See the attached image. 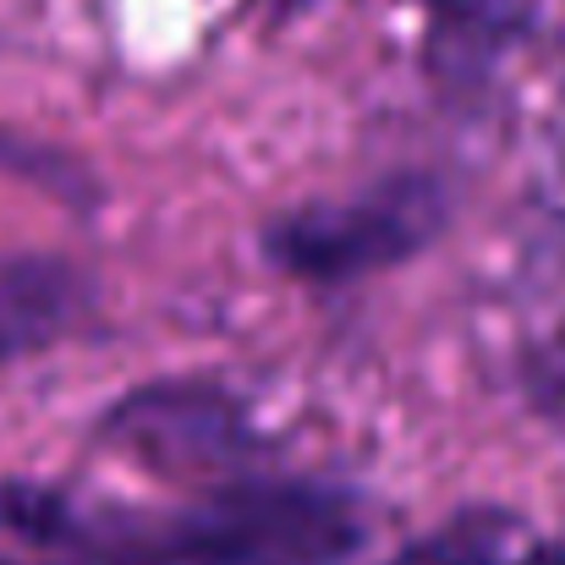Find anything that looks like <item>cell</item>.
I'll return each instance as SVG.
<instances>
[{
	"mask_svg": "<svg viewBox=\"0 0 565 565\" xmlns=\"http://www.w3.org/2000/svg\"><path fill=\"white\" fill-rule=\"evenodd\" d=\"M99 434L166 478H247L242 467L264 450V434L253 428L247 406L231 390L198 379L132 390L105 412Z\"/></svg>",
	"mask_w": 565,
	"mask_h": 565,
	"instance_id": "cell-3",
	"label": "cell"
},
{
	"mask_svg": "<svg viewBox=\"0 0 565 565\" xmlns=\"http://www.w3.org/2000/svg\"><path fill=\"white\" fill-rule=\"evenodd\" d=\"M390 565H544V544L505 511H461L412 539Z\"/></svg>",
	"mask_w": 565,
	"mask_h": 565,
	"instance_id": "cell-5",
	"label": "cell"
},
{
	"mask_svg": "<svg viewBox=\"0 0 565 565\" xmlns=\"http://www.w3.org/2000/svg\"><path fill=\"white\" fill-rule=\"evenodd\" d=\"M83 302L88 286L61 258H0V363L50 347Z\"/></svg>",
	"mask_w": 565,
	"mask_h": 565,
	"instance_id": "cell-4",
	"label": "cell"
},
{
	"mask_svg": "<svg viewBox=\"0 0 565 565\" xmlns=\"http://www.w3.org/2000/svg\"><path fill=\"white\" fill-rule=\"evenodd\" d=\"M369 544L363 505L308 478H225L160 516L116 511L110 565H347Z\"/></svg>",
	"mask_w": 565,
	"mask_h": 565,
	"instance_id": "cell-1",
	"label": "cell"
},
{
	"mask_svg": "<svg viewBox=\"0 0 565 565\" xmlns=\"http://www.w3.org/2000/svg\"><path fill=\"white\" fill-rule=\"evenodd\" d=\"M445 220H450V188L439 177L401 171L352 198H324L280 214L264 231V253L297 280L347 286L428 247Z\"/></svg>",
	"mask_w": 565,
	"mask_h": 565,
	"instance_id": "cell-2",
	"label": "cell"
},
{
	"mask_svg": "<svg viewBox=\"0 0 565 565\" xmlns=\"http://www.w3.org/2000/svg\"><path fill=\"white\" fill-rule=\"evenodd\" d=\"M561 55H565V17H561Z\"/></svg>",
	"mask_w": 565,
	"mask_h": 565,
	"instance_id": "cell-7",
	"label": "cell"
},
{
	"mask_svg": "<svg viewBox=\"0 0 565 565\" xmlns=\"http://www.w3.org/2000/svg\"><path fill=\"white\" fill-rule=\"evenodd\" d=\"M533 390H539V401H544L550 412L565 417V330L544 347V358L533 363Z\"/></svg>",
	"mask_w": 565,
	"mask_h": 565,
	"instance_id": "cell-6",
	"label": "cell"
}]
</instances>
